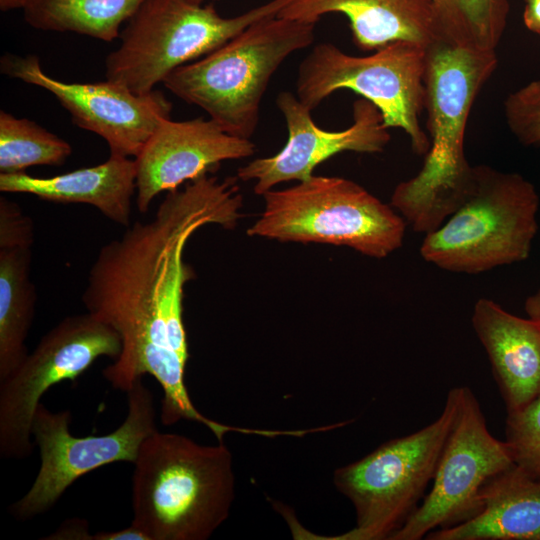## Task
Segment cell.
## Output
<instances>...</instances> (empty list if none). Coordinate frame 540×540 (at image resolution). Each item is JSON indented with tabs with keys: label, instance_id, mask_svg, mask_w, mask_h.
I'll return each instance as SVG.
<instances>
[{
	"label": "cell",
	"instance_id": "12",
	"mask_svg": "<svg viewBox=\"0 0 540 540\" xmlns=\"http://www.w3.org/2000/svg\"><path fill=\"white\" fill-rule=\"evenodd\" d=\"M513 465L506 442L490 433L474 393L459 387L456 415L431 490L389 540H419L470 519L480 508L483 487Z\"/></svg>",
	"mask_w": 540,
	"mask_h": 540
},
{
	"label": "cell",
	"instance_id": "2",
	"mask_svg": "<svg viewBox=\"0 0 540 540\" xmlns=\"http://www.w3.org/2000/svg\"><path fill=\"white\" fill-rule=\"evenodd\" d=\"M496 51H478L434 39L426 46L424 74L430 147L420 171L391 196L413 231L436 230L458 208L473 166L464 135L475 98L497 67Z\"/></svg>",
	"mask_w": 540,
	"mask_h": 540
},
{
	"label": "cell",
	"instance_id": "10",
	"mask_svg": "<svg viewBox=\"0 0 540 540\" xmlns=\"http://www.w3.org/2000/svg\"><path fill=\"white\" fill-rule=\"evenodd\" d=\"M125 421L105 435L75 437L70 432L71 412L49 411L39 403L32 421V437L39 447L41 465L30 487L9 507L20 521L46 513L83 475L108 464L135 462L143 441L157 430L153 394L142 378L127 392Z\"/></svg>",
	"mask_w": 540,
	"mask_h": 540
},
{
	"label": "cell",
	"instance_id": "28",
	"mask_svg": "<svg viewBox=\"0 0 540 540\" xmlns=\"http://www.w3.org/2000/svg\"><path fill=\"white\" fill-rule=\"evenodd\" d=\"M93 540H148L134 525L117 530L102 531L93 534Z\"/></svg>",
	"mask_w": 540,
	"mask_h": 540
},
{
	"label": "cell",
	"instance_id": "24",
	"mask_svg": "<svg viewBox=\"0 0 540 540\" xmlns=\"http://www.w3.org/2000/svg\"><path fill=\"white\" fill-rule=\"evenodd\" d=\"M505 436L514 465L540 481V394L507 412Z\"/></svg>",
	"mask_w": 540,
	"mask_h": 540
},
{
	"label": "cell",
	"instance_id": "30",
	"mask_svg": "<svg viewBox=\"0 0 540 540\" xmlns=\"http://www.w3.org/2000/svg\"><path fill=\"white\" fill-rule=\"evenodd\" d=\"M524 308L529 317L540 320V288L527 297Z\"/></svg>",
	"mask_w": 540,
	"mask_h": 540
},
{
	"label": "cell",
	"instance_id": "31",
	"mask_svg": "<svg viewBox=\"0 0 540 540\" xmlns=\"http://www.w3.org/2000/svg\"><path fill=\"white\" fill-rule=\"evenodd\" d=\"M8 0H0V9L3 10Z\"/></svg>",
	"mask_w": 540,
	"mask_h": 540
},
{
	"label": "cell",
	"instance_id": "19",
	"mask_svg": "<svg viewBox=\"0 0 540 540\" xmlns=\"http://www.w3.org/2000/svg\"><path fill=\"white\" fill-rule=\"evenodd\" d=\"M480 508L458 525L430 532V540H540V481L513 465L482 489Z\"/></svg>",
	"mask_w": 540,
	"mask_h": 540
},
{
	"label": "cell",
	"instance_id": "27",
	"mask_svg": "<svg viewBox=\"0 0 540 540\" xmlns=\"http://www.w3.org/2000/svg\"><path fill=\"white\" fill-rule=\"evenodd\" d=\"M49 540H93L88 533L87 522L82 519L65 521L54 533L45 537Z\"/></svg>",
	"mask_w": 540,
	"mask_h": 540
},
{
	"label": "cell",
	"instance_id": "11",
	"mask_svg": "<svg viewBox=\"0 0 540 540\" xmlns=\"http://www.w3.org/2000/svg\"><path fill=\"white\" fill-rule=\"evenodd\" d=\"M121 338L89 312L65 317L0 381V456L25 459L33 452L32 421L41 397L52 386L75 382L100 357L116 359Z\"/></svg>",
	"mask_w": 540,
	"mask_h": 540
},
{
	"label": "cell",
	"instance_id": "29",
	"mask_svg": "<svg viewBox=\"0 0 540 540\" xmlns=\"http://www.w3.org/2000/svg\"><path fill=\"white\" fill-rule=\"evenodd\" d=\"M523 21L526 28L540 36V0H524Z\"/></svg>",
	"mask_w": 540,
	"mask_h": 540
},
{
	"label": "cell",
	"instance_id": "13",
	"mask_svg": "<svg viewBox=\"0 0 540 540\" xmlns=\"http://www.w3.org/2000/svg\"><path fill=\"white\" fill-rule=\"evenodd\" d=\"M3 73L50 92L78 127L107 143L110 155L136 158L157 127L171 118L172 103L159 90L137 94L117 83H67L47 75L35 55H6Z\"/></svg>",
	"mask_w": 540,
	"mask_h": 540
},
{
	"label": "cell",
	"instance_id": "20",
	"mask_svg": "<svg viewBox=\"0 0 540 540\" xmlns=\"http://www.w3.org/2000/svg\"><path fill=\"white\" fill-rule=\"evenodd\" d=\"M31 247L0 248V381L28 355L37 300L31 279Z\"/></svg>",
	"mask_w": 540,
	"mask_h": 540
},
{
	"label": "cell",
	"instance_id": "3",
	"mask_svg": "<svg viewBox=\"0 0 540 540\" xmlns=\"http://www.w3.org/2000/svg\"><path fill=\"white\" fill-rule=\"evenodd\" d=\"M133 464L131 524L148 540H206L228 518L235 476L223 442L156 430Z\"/></svg>",
	"mask_w": 540,
	"mask_h": 540
},
{
	"label": "cell",
	"instance_id": "26",
	"mask_svg": "<svg viewBox=\"0 0 540 540\" xmlns=\"http://www.w3.org/2000/svg\"><path fill=\"white\" fill-rule=\"evenodd\" d=\"M33 221L21 207L0 197V248L32 247Z\"/></svg>",
	"mask_w": 540,
	"mask_h": 540
},
{
	"label": "cell",
	"instance_id": "1",
	"mask_svg": "<svg viewBox=\"0 0 540 540\" xmlns=\"http://www.w3.org/2000/svg\"><path fill=\"white\" fill-rule=\"evenodd\" d=\"M237 181L205 174L167 192L152 219L130 224L100 248L82 294L87 312L121 338V353L103 370L104 378L127 393L144 375L154 377L163 391L160 419L166 426L180 420L214 425L194 406L184 381L189 351L183 290L194 273L183 252L201 227L237 225L243 205Z\"/></svg>",
	"mask_w": 540,
	"mask_h": 540
},
{
	"label": "cell",
	"instance_id": "8",
	"mask_svg": "<svg viewBox=\"0 0 540 540\" xmlns=\"http://www.w3.org/2000/svg\"><path fill=\"white\" fill-rule=\"evenodd\" d=\"M292 0H270L238 16L189 0H146L127 20L106 58V80L137 94L154 90L178 67L216 50L250 25L277 16Z\"/></svg>",
	"mask_w": 540,
	"mask_h": 540
},
{
	"label": "cell",
	"instance_id": "4",
	"mask_svg": "<svg viewBox=\"0 0 540 540\" xmlns=\"http://www.w3.org/2000/svg\"><path fill=\"white\" fill-rule=\"evenodd\" d=\"M314 23L268 17L163 81L183 101L203 109L225 132L250 139L271 77L292 53L314 41Z\"/></svg>",
	"mask_w": 540,
	"mask_h": 540
},
{
	"label": "cell",
	"instance_id": "5",
	"mask_svg": "<svg viewBox=\"0 0 540 540\" xmlns=\"http://www.w3.org/2000/svg\"><path fill=\"white\" fill-rule=\"evenodd\" d=\"M539 195L518 173L473 166L458 208L425 234L424 260L454 273L478 274L529 257L538 231Z\"/></svg>",
	"mask_w": 540,
	"mask_h": 540
},
{
	"label": "cell",
	"instance_id": "7",
	"mask_svg": "<svg viewBox=\"0 0 540 540\" xmlns=\"http://www.w3.org/2000/svg\"><path fill=\"white\" fill-rule=\"evenodd\" d=\"M459 387L446 397L432 423L391 439L363 458L335 470L333 483L354 506L356 526L337 536L320 537L305 531L299 539L385 540L399 530L424 498L453 424Z\"/></svg>",
	"mask_w": 540,
	"mask_h": 540
},
{
	"label": "cell",
	"instance_id": "25",
	"mask_svg": "<svg viewBox=\"0 0 540 540\" xmlns=\"http://www.w3.org/2000/svg\"><path fill=\"white\" fill-rule=\"evenodd\" d=\"M504 110L507 125L519 142L540 144V79L509 94Z\"/></svg>",
	"mask_w": 540,
	"mask_h": 540
},
{
	"label": "cell",
	"instance_id": "32",
	"mask_svg": "<svg viewBox=\"0 0 540 540\" xmlns=\"http://www.w3.org/2000/svg\"><path fill=\"white\" fill-rule=\"evenodd\" d=\"M193 3H196V4H203V2H205L206 0H189Z\"/></svg>",
	"mask_w": 540,
	"mask_h": 540
},
{
	"label": "cell",
	"instance_id": "23",
	"mask_svg": "<svg viewBox=\"0 0 540 540\" xmlns=\"http://www.w3.org/2000/svg\"><path fill=\"white\" fill-rule=\"evenodd\" d=\"M71 145L26 118L0 111V173H20L32 166H61Z\"/></svg>",
	"mask_w": 540,
	"mask_h": 540
},
{
	"label": "cell",
	"instance_id": "14",
	"mask_svg": "<svg viewBox=\"0 0 540 540\" xmlns=\"http://www.w3.org/2000/svg\"><path fill=\"white\" fill-rule=\"evenodd\" d=\"M276 105L286 122V144L272 156L250 161L236 174L238 180L255 181L253 189L258 195L283 182L308 179L318 165L338 153L382 152L391 139L378 108L362 97L353 103L352 125L340 131L321 129L311 110L291 92L279 93Z\"/></svg>",
	"mask_w": 540,
	"mask_h": 540
},
{
	"label": "cell",
	"instance_id": "22",
	"mask_svg": "<svg viewBox=\"0 0 540 540\" xmlns=\"http://www.w3.org/2000/svg\"><path fill=\"white\" fill-rule=\"evenodd\" d=\"M435 39L495 51L506 28L509 0H431Z\"/></svg>",
	"mask_w": 540,
	"mask_h": 540
},
{
	"label": "cell",
	"instance_id": "9",
	"mask_svg": "<svg viewBox=\"0 0 540 540\" xmlns=\"http://www.w3.org/2000/svg\"><path fill=\"white\" fill-rule=\"evenodd\" d=\"M426 45L396 41L368 56H352L330 43L315 45L298 69L297 97L311 111L339 89L373 103L384 126L401 128L413 151L426 155L430 141L419 116L425 104Z\"/></svg>",
	"mask_w": 540,
	"mask_h": 540
},
{
	"label": "cell",
	"instance_id": "18",
	"mask_svg": "<svg viewBox=\"0 0 540 540\" xmlns=\"http://www.w3.org/2000/svg\"><path fill=\"white\" fill-rule=\"evenodd\" d=\"M136 174L135 159L110 155L103 163L53 177L0 173V191L30 194L50 202L88 204L114 223L128 227Z\"/></svg>",
	"mask_w": 540,
	"mask_h": 540
},
{
	"label": "cell",
	"instance_id": "17",
	"mask_svg": "<svg viewBox=\"0 0 540 540\" xmlns=\"http://www.w3.org/2000/svg\"><path fill=\"white\" fill-rule=\"evenodd\" d=\"M329 13L348 18L353 40L362 50L396 41L427 46L436 37L431 0H292L277 17L316 24Z\"/></svg>",
	"mask_w": 540,
	"mask_h": 540
},
{
	"label": "cell",
	"instance_id": "15",
	"mask_svg": "<svg viewBox=\"0 0 540 540\" xmlns=\"http://www.w3.org/2000/svg\"><path fill=\"white\" fill-rule=\"evenodd\" d=\"M255 150L250 139L228 134L210 118L164 120L134 158L139 212L146 213L160 193L215 171L223 161L249 157Z\"/></svg>",
	"mask_w": 540,
	"mask_h": 540
},
{
	"label": "cell",
	"instance_id": "16",
	"mask_svg": "<svg viewBox=\"0 0 540 540\" xmlns=\"http://www.w3.org/2000/svg\"><path fill=\"white\" fill-rule=\"evenodd\" d=\"M507 412L540 394V320L516 316L495 301L480 298L471 317Z\"/></svg>",
	"mask_w": 540,
	"mask_h": 540
},
{
	"label": "cell",
	"instance_id": "6",
	"mask_svg": "<svg viewBox=\"0 0 540 540\" xmlns=\"http://www.w3.org/2000/svg\"><path fill=\"white\" fill-rule=\"evenodd\" d=\"M262 196L265 207L249 236L346 246L379 259L402 246L404 218L352 180L312 175Z\"/></svg>",
	"mask_w": 540,
	"mask_h": 540
},
{
	"label": "cell",
	"instance_id": "21",
	"mask_svg": "<svg viewBox=\"0 0 540 540\" xmlns=\"http://www.w3.org/2000/svg\"><path fill=\"white\" fill-rule=\"evenodd\" d=\"M146 0H8L2 11L20 9L25 21L43 31L73 32L105 42Z\"/></svg>",
	"mask_w": 540,
	"mask_h": 540
}]
</instances>
